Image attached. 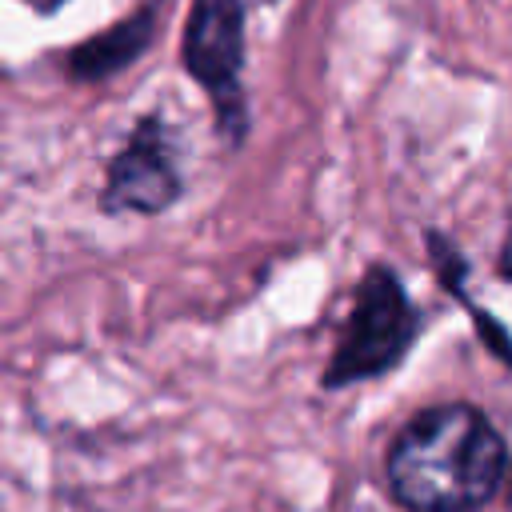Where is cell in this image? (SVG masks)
Here are the masks:
<instances>
[{
	"instance_id": "6",
	"label": "cell",
	"mask_w": 512,
	"mask_h": 512,
	"mask_svg": "<svg viewBox=\"0 0 512 512\" xmlns=\"http://www.w3.org/2000/svg\"><path fill=\"white\" fill-rule=\"evenodd\" d=\"M508 508H512V480H508Z\"/></svg>"
},
{
	"instance_id": "3",
	"label": "cell",
	"mask_w": 512,
	"mask_h": 512,
	"mask_svg": "<svg viewBox=\"0 0 512 512\" xmlns=\"http://www.w3.org/2000/svg\"><path fill=\"white\" fill-rule=\"evenodd\" d=\"M240 60H244V12L240 0H192L184 28V64L216 96L228 124L240 116Z\"/></svg>"
},
{
	"instance_id": "1",
	"label": "cell",
	"mask_w": 512,
	"mask_h": 512,
	"mask_svg": "<svg viewBox=\"0 0 512 512\" xmlns=\"http://www.w3.org/2000/svg\"><path fill=\"white\" fill-rule=\"evenodd\" d=\"M508 448L472 404H440L388 448V488L412 512H472L504 480Z\"/></svg>"
},
{
	"instance_id": "4",
	"label": "cell",
	"mask_w": 512,
	"mask_h": 512,
	"mask_svg": "<svg viewBox=\"0 0 512 512\" xmlns=\"http://www.w3.org/2000/svg\"><path fill=\"white\" fill-rule=\"evenodd\" d=\"M180 176L168 160L160 124L148 120L132 136V144L112 160L104 184V208L112 212H160L176 200Z\"/></svg>"
},
{
	"instance_id": "2",
	"label": "cell",
	"mask_w": 512,
	"mask_h": 512,
	"mask_svg": "<svg viewBox=\"0 0 512 512\" xmlns=\"http://www.w3.org/2000/svg\"><path fill=\"white\" fill-rule=\"evenodd\" d=\"M412 336H416V312L400 280L380 264L368 268V276L356 288V304L344 324V336L324 372V388H344L364 376L388 372L408 352Z\"/></svg>"
},
{
	"instance_id": "5",
	"label": "cell",
	"mask_w": 512,
	"mask_h": 512,
	"mask_svg": "<svg viewBox=\"0 0 512 512\" xmlns=\"http://www.w3.org/2000/svg\"><path fill=\"white\" fill-rule=\"evenodd\" d=\"M152 36V12H136L128 20H120L116 28L100 32L96 40H88L84 48L72 52V72L84 76V80H96V76H108L124 64L136 60V52L148 44Z\"/></svg>"
}]
</instances>
